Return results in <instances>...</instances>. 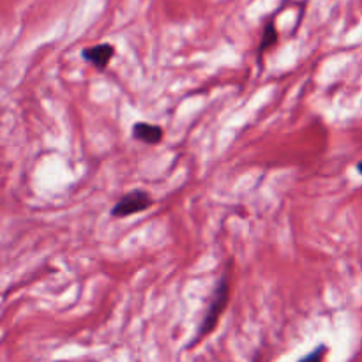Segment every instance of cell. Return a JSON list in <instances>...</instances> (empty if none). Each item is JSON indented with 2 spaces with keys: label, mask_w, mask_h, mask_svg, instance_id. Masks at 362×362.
<instances>
[{
  "label": "cell",
  "mask_w": 362,
  "mask_h": 362,
  "mask_svg": "<svg viewBox=\"0 0 362 362\" xmlns=\"http://www.w3.org/2000/svg\"><path fill=\"white\" fill-rule=\"evenodd\" d=\"M228 300H230V276L223 274L221 278L218 279V283H216L214 292H212V297H211V303H209L207 310H205L204 318H202L200 322V327H198L197 336H194L189 349L194 345V343H200L205 336H209L212 331H214L216 325L219 324V318H221V315L225 313L226 306H228Z\"/></svg>",
  "instance_id": "cell-1"
},
{
  "label": "cell",
  "mask_w": 362,
  "mask_h": 362,
  "mask_svg": "<svg viewBox=\"0 0 362 362\" xmlns=\"http://www.w3.org/2000/svg\"><path fill=\"white\" fill-rule=\"evenodd\" d=\"M154 198L147 193L145 189H133L127 194H124L119 202L112 207V218L122 219L129 218V216L138 214V212H145L152 207Z\"/></svg>",
  "instance_id": "cell-2"
},
{
  "label": "cell",
  "mask_w": 362,
  "mask_h": 362,
  "mask_svg": "<svg viewBox=\"0 0 362 362\" xmlns=\"http://www.w3.org/2000/svg\"><path fill=\"white\" fill-rule=\"evenodd\" d=\"M83 60H87L90 66H94L95 69H106L110 64V60L115 57V46L110 45V42H101V45L88 46L81 52Z\"/></svg>",
  "instance_id": "cell-3"
},
{
  "label": "cell",
  "mask_w": 362,
  "mask_h": 362,
  "mask_svg": "<svg viewBox=\"0 0 362 362\" xmlns=\"http://www.w3.org/2000/svg\"><path fill=\"white\" fill-rule=\"evenodd\" d=\"M133 136L147 145H158L163 140V129L156 124L136 122L133 126Z\"/></svg>",
  "instance_id": "cell-4"
},
{
  "label": "cell",
  "mask_w": 362,
  "mask_h": 362,
  "mask_svg": "<svg viewBox=\"0 0 362 362\" xmlns=\"http://www.w3.org/2000/svg\"><path fill=\"white\" fill-rule=\"evenodd\" d=\"M278 41H279L278 28H276V25L272 23V21H269L264 28V34H262V41H260V48H258V52L267 53L272 46L278 45Z\"/></svg>",
  "instance_id": "cell-5"
},
{
  "label": "cell",
  "mask_w": 362,
  "mask_h": 362,
  "mask_svg": "<svg viewBox=\"0 0 362 362\" xmlns=\"http://www.w3.org/2000/svg\"><path fill=\"white\" fill-rule=\"evenodd\" d=\"M325 352H327V346L318 345L317 350H315V352H311V354H308L306 357H303V361H318V359H322V357L325 356Z\"/></svg>",
  "instance_id": "cell-6"
},
{
  "label": "cell",
  "mask_w": 362,
  "mask_h": 362,
  "mask_svg": "<svg viewBox=\"0 0 362 362\" xmlns=\"http://www.w3.org/2000/svg\"><path fill=\"white\" fill-rule=\"evenodd\" d=\"M357 172H359V173H361V175H362V161H359V163H357Z\"/></svg>",
  "instance_id": "cell-7"
}]
</instances>
